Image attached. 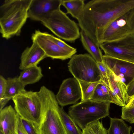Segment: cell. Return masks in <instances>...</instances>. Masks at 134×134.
Wrapping results in <instances>:
<instances>
[{
	"mask_svg": "<svg viewBox=\"0 0 134 134\" xmlns=\"http://www.w3.org/2000/svg\"><path fill=\"white\" fill-rule=\"evenodd\" d=\"M134 34V8L124 13L111 23L104 31L99 44Z\"/></svg>",
	"mask_w": 134,
	"mask_h": 134,
	"instance_id": "cell-8",
	"label": "cell"
},
{
	"mask_svg": "<svg viewBox=\"0 0 134 134\" xmlns=\"http://www.w3.org/2000/svg\"><path fill=\"white\" fill-rule=\"evenodd\" d=\"M110 124L108 134H130L132 129L122 119L110 117Z\"/></svg>",
	"mask_w": 134,
	"mask_h": 134,
	"instance_id": "cell-21",
	"label": "cell"
},
{
	"mask_svg": "<svg viewBox=\"0 0 134 134\" xmlns=\"http://www.w3.org/2000/svg\"><path fill=\"white\" fill-rule=\"evenodd\" d=\"M82 132L83 134H108L107 130L99 120L89 124Z\"/></svg>",
	"mask_w": 134,
	"mask_h": 134,
	"instance_id": "cell-25",
	"label": "cell"
},
{
	"mask_svg": "<svg viewBox=\"0 0 134 134\" xmlns=\"http://www.w3.org/2000/svg\"><path fill=\"white\" fill-rule=\"evenodd\" d=\"M32 0H6L0 7V31L8 39L20 34Z\"/></svg>",
	"mask_w": 134,
	"mask_h": 134,
	"instance_id": "cell-3",
	"label": "cell"
},
{
	"mask_svg": "<svg viewBox=\"0 0 134 134\" xmlns=\"http://www.w3.org/2000/svg\"><path fill=\"white\" fill-rule=\"evenodd\" d=\"M51 35L46 32L36 30L31 37L32 42L38 44L47 57L53 59L64 60L70 58L75 54V53L65 50L58 46L52 39Z\"/></svg>",
	"mask_w": 134,
	"mask_h": 134,
	"instance_id": "cell-10",
	"label": "cell"
},
{
	"mask_svg": "<svg viewBox=\"0 0 134 134\" xmlns=\"http://www.w3.org/2000/svg\"><path fill=\"white\" fill-rule=\"evenodd\" d=\"M62 0H32L28 18L41 22L54 12L60 9Z\"/></svg>",
	"mask_w": 134,
	"mask_h": 134,
	"instance_id": "cell-13",
	"label": "cell"
},
{
	"mask_svg": "<svg viewBox=\"0 0 134 134\" xmlns=\"http://www.w3.org/2000/svg\"><path fill=\"white\" fill-rule=\"evenodd\" d=\"M43 76L41 68L37 66L23 70L18 78L19 80L26 86L38 82Z\"/></svg>",
	"mask_w": 134,
	"mask_h": 134,
	"instance_id": "cell-18",
	"label": "cell"
},
{
	"mask_svg": "<svg viewBox=\"0 0 134 134\" xmlns=\"http://www.w3.org/2000/svg\"><path fill=\"white\" fill-rule=\"evenodd\" d=\"M111 103L90 99L71 106L68 115L82 130L88 125L109 116Z\"/></svg>",
	"mask_w": 134,
	"mask_h": 134,
	"instance_id": "cell-4",
	"label": "cell"
},
{
	"mask_svg": "<svg viewBox=\"0 0 134 134\" xmlns=\"http://www.w3.org/2000/svg\"><path fill=\"white\" fill-rule=\"evenodd\" d=\"M103 58L107 68L127 86L134 79V63L105 55Z\"/></svg>",
	"mask_w": 134,
	"mask_h": 134,
	"instance_id": "cell-11",
	"label": "cell"
},
{
	"mask_svg": "<svg viewBox=\"0 0 134 134\" xmlns=\"http://www.w3.org/2000/svg\"><path fill=\"white\" fill-rule=\"evenodd\" d=\"M80 36L83 46L89 54L97 62H103V55L99 45L82 30L80 32Z\"/></svg>",
	"mask_w": 134,
	"mask_h": 134,
	"instance_id": "cell-17",
	"label": "cell"
},
{
	"mask_svg": "<svg viewBox=\"0 0 134 134\" xmlns=\"http://www.w3.org/2000/svg\"><path fill=\"white\" fill-rule=\"evenodd\" d=\"M104 55L134 63V34L99 45Z\"/></svg>",
	"mask_w": 134,
	"mask_h": 134,
	"instance_id": "cell-9",
	"label": "cell"
},
{
	"mask_svg": "<svg viewBox=\"0 0 134 134\" xmlns=\"http://www.w3.org/2000/svg\"><path fill=\"white\" fill-rule=\"evenodd\" d=\"M79 81L74 77L64 80L61 85L56 98L62 107L75 103L81 98Z\"/></svg>",
	"mask_w": 134,
	"mask_h": 134,
	"instance_id": "cell-12",
	"label": "cell"
},
{
	"mask_svg": "<svg viewBox=\"0 0 134 134\" xmlns=\"http://www.w3.org/2000/svg\"><path fill=\"white\" fill-rule=\"evenodd\" d=\"M41 23L57 37L66 41L72 42L80 36L77 24L60 9L52 13Z\"/></svg>",
	"mask_w": 134,
	"mask_h": 134,
	"instance_id": "cell-5",
	"label": "cell"
},
{
	"mask_svg": "<svg viewBox=\"0 0 134 134\" xmlns=\"http://www.w3.org/2000/svg\"><path fill=\"white\" fill-rule=\"evenodd\" d=\"M47 57L44 52L38 44L32 42L31 46L27 47L22 53L19 68L23 70L37 66L41 60Z\"/></svg>",
	"mask_w": 134,
	"mask_h": 134,
	"instance_id": "cell-15",
	"label": "cell"
},
{
	"mask_svg": "<svg viewBox=\"0 0 134 134\" xmlns=\"http://www.w3.org/2000/svg\"><path fill=\"white\" fill-rule=\"evenodd\" d=\"M109 87L111 94L113 103L124 107L127 103L129 97L127 94V86L116 78L107 68Z\"/></svg>",
	"mask_w": 134,
	"mask_h": 134,
	"instance_id": "cell-14",
	"label": "cell"
},
{
	"mask_svg": "<svg viewBox=\"0 0 134 134\" xmlns=\"http://www.w3.org/2000/svg\"><path fill=\"white\" fill-rule=\"evenodd\" d=\"M7 85L5 97L12 99L15 96L25 90V86L19 80L18 77H9L7 79Z\"/></svg>",
	"mask_w": 134,
	"mask_h": 134,
	"instance_id": "cell-22",
	"label": "cell"
},
{
	"mask_svg": "<svg viewBox=\"0 0 134 134\" xmlns=\"http://www.w3.org/2000/svg\"><path fill=\"white\" fill-rule=\"evenodd\" d=\"M52 39L58 46L63 49L76 53L77 52V49L69 45L63 41L57 38L52 35H51Z\"/></svg>",
	"mask_w": 134,
	"mask_h": 134,
	"instance_id": "cell-27",
	"label": "cell"
},
{
	"mask_svg": "<svg viewBox=\"0 0 134 134\" xmlns=\"http://www.w3.org/2000/svg\"><path fill=\"white\" fill-rule=\"evenodd\" d=\"M0 134H4L3 131L1 130L0 129Z\"/></svg>",
	"mask_w": 134,
	"mask_h": 134,
	"instance_id": "cell-34",
	"label": "cell"
},
{
	"mask_svg": "<svg viewBox=\"0 0 134 134\" xmlns=\"http://www.w3.org/2000/svg\"><path fill=\"white\" fill-rule=\"evenodd\" d=\"M20 118L23 126L28 134H37L33 123L20 116Z\"/></svg>",
	"mask_w": 134,
	"mask_h": 134,
	"instance_id": "cell-28",
	"label": "cell"
},
{
	"mask_svg": "<svg viewBox=\"0 0 134 134\" xmlns=\"http://www.w3.org/2000/svg\"><path fill=\"white\" fill-rule=\"evenodd\" d=\"M18 114L11 105L0 111V129L4 134H17L16 127Z\"/></svg>",
	"mask_w": 134,
	"mask_h": 134,
	"instance_id": "cell-16",
	"label": "cell"
},
{
	"mask_svg": "<svg viewBox=\"0 0 134 134\" xmlns=\"http://www.w3.org/2000/svg\"><path fill=\"white\" fill-rule=\"evenodd\" d=\"M127 88L129 98L134 95V79L127 86Z\"/></svg>",
	"mask_w": 134,
	"mask_h": 134,
	"instance_id": "cell-31",
	"label": "cell"
},
{
	"mask_svg": "<svg viewBox=\"0 0 134 134\" xmlns=\"http://www.w3.org/2000/svg\"><path fill=\"white\" fill-rule=\"evenodd\" d=\"M84 2L83 0H62V5L66 9V14H70L77 20L84 9Z\"/></svg>",
	"mask_w": 134,
	"mask_h": 134,
	"instance_id": "cell-20",
	"label": "cell"
},
{
	"mask_svg": "<svg viewBox=\"0 0 134 134\" xmlns=\"http://www.w3.org/2000/svg\"><path fill=\"white\" fill-rule=\"evenodd\" d=\"M134 105V95L129 98L128 102L125 106L126 107H129Z\"/></svg>",
	"mask_w": 134,
	"mask_h": 134,
	"instance_id": "cell-33",
	"label": "cell"
},
{
	"mask_svg": "<svg viewBox=\"0 0 134 134\" xmlns=\"http://www.w3.org/2000/svg\"><path fill=\"white\" fill-rule=\"evenodd\" d=\"M7 85V79L0 76V99L3 98L5 93Z\"/></svg>",
	"mask_w": 134,
	"mask_h": 134,
	"instance_id": "cell-29",
	"label": "cell"
},
{
	"mask_svg": "<svg viewBox=\"0 0 134 134\" xmlns=\"http://www.w3.org/2000/svg\"><path fill=\"white\" fill-rule=\"evenodd\" d=\"M134 8V0H92L85 4L77 20L82 30L99 45L104 31L113 21Z\"/></svg>",
	"mask_w": 134,
	"mask_h": 134,
	"instance_id": "cell-1",
	"label": "cell"
},
{
	"mask_svg": "<svg viewBox=\"0 0 134 134\" xmlns=\"http://www.w3.org/2000/svg\"><path fill=\"white\" fill-rule=\"evenodd\" d=\"M91 99L99 102L113 103L109 86L101 80L96 86Z\"/></svg>",
	"mask_w": 134,
	"mask_h": 134,
	"instance_id": "cell-19",
	"label": "cell"
},
{
	"mask_svg": "<svg viewBox=\"0 0 134 134\" xmlns=\"http://www.w3.org/2000/svg\"><path fill=\"white\" fill-rule=\"evenodd\" d=\"M12 99L14 108L19 116L34 124L40 121L41 105L37 92L25 90L13 97Z\"/></svg>",
	"mask_w": 134,
	"mask_h": 134,
	"instance_id": "cell-7",
	"label": "cell"
},
{
	"mask_svg": "<svg viewBox=\"0 0 134 134\" xmlns=\"http://www.w3.org/2000/svg\"><path fill=\"white\" fill-rule=\"evenodd\" d=\"M11 99L6 97H4L0 99V111L4 108L6 104Z\"/></svg>",
	"mask_w": 134,
	"mask_h": 134,
	"instance_id": "cell-32",
	"label": "cell"
},
{
	"mask_svg": "<svg viewBox=\"0 0 134 134\" xmlns=\"http://www.w3.org/2000/svg\"><path fill=\"white\" fill-rule=\"evenodd\" d=\"M121 117L130 124L134 123V105L129 107H122Z\"/></svg>",
	"mask_w": 134,
	"mask_h": 134,
	"instance_id": "cell-26",
	"label": "cell"
},
{
	"mask_svg": "<svg viewBox=\"0 0 134 134\" xmlns=\"http://www.w3.org/2000/svg\"><path fill=\"white\" fill-rule=\"evenodd\" d=\"M16 131L17 134H28L22 124L18 114L16 121Z\"/></svg>",
	"mask_w": 134,
	"mask_h": 134,
	"instance_id": "cell-30",
	"label": "cell"
},
{
	"mask_svg": "<svg viewBox=\"0 0 134 134\" xmlns=\"http://www.w3.org/2000/svg\"><path fill=\"white\" fill-rule=\"evenodd\" d=\"M78 81L81 92V102L91 99L94 90L99 81L89 83Z\"/></svg>",
	"mask_w": 134,
	"mask_h": 134,
	"instance_id": "cell-24",
	"label": "cell"
},
{
	"mask_svg": "<svg viewBox=\"0 0 134 134\" xmlns=\"http://www.w3.org/2000/svg\"><path fill=\"white\" fill-rule=\"evenodd\" d=\"M68 65L70 72L79 81L94 82L102 79V75L97 62L89 54H74Z\"/></svg>",
	"mask_w": 134,
	"mask_h": 134,
	"instance_id": "cell-6",
	"label": "cell"
},
{
	"mask_svg": "<svg viewBox=\"0 0 134 134\" xmlns=\"http://www.w3.org/2000/svg\"><path fill=\"white\" fill-rule=\"evenodd\" d=\"M60 110L67 134H83L82 132L72 118L65 111L63 107H60Z\"/></svg>",
	"mask_w": 134,
	"mask_h": 134,
	"instance_id": "cell-23",
	"label": "cell"
},
{
	"mask_svg": "<svg viewBox=\"0 0 134 134\" xmlns=\"http://www.w3.org/2000/svg\"><path fill=\"white\" fill-rule=\"evenodd\" d=\"M41 105L40 121L34 124L37 134H68L54 93L44 86L38 92Z\"/></svg>",
	"mask_w": 134,
	"mask_h": 134,
	"instance_id": "cell-2",
	"label": "cell"
},
{
	"mask_svg": "<svg viewBox=\"0 0 134 134\" xmlns=\"http://www.w3.org/2000/svg\"><path fill=\"white\" fill-rule=\"evenodd\" d=\"M133 134H134V132L133 133Z\"/></svg>",
	"mask_w": 134,
	"mask_h": 134,
	"instance_id": "cell-35",
	"label": "cell"
}]
</instances>
